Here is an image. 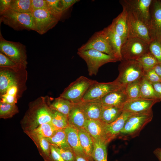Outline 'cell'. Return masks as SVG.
Returning <instances> with one entry per match:
<instances>
[{
    "instance_id": "obj_1",
    "label": "cell",
    "mask_w": 161,
    "mask_h": 161,
    "mask_svg": "<svg viewBox=\"0 0 161 161\" xmlns=\"http://www.w3.org/2000/svg\"><path fill=\"white\" fill-rule=\"evenodd\" d=\"M47 96H41L31 102L28 108L21 120L20 124L24 132L32 131L43 124L51 123L52 110Z\"/></svg>"
},
{
    "instance_id": "obj_2",
    "label": "cell",
    "mask_w": 161,
    "mask_h": 161,
    "mask_svg": "<svg viewBox=\"0 0 161 161\" xmlns=\"http://www.w3.org/2000/svg\"><path fill=\"white\" fill-rule=\"evenodd\" d=\"M26 69L22 65L14 68L0 67V96L13 86H18L23 92L26 90L27 78Z\"/></svg>"
},
{
    "instance_id": "obj_3",
    "label": "cell",
    "mask_w": 161,
    "mask_h": 161,
    "mask_svg": "<svg viewBox=\"0 0 161 161\" xmlns=\"http://www.w3.org/2000/svg\"><path fill=\"white\" fill-rule=\"evenodd\" d=\"M152 110L131 115L126 120L124 127L117 137L128 140L138 136L145 126L152 120Z\"/></svg>"
},
{
    "instance_id": "obj_4",
    "label": "cell",
    "mask_w": 161,
    "mask_h": 161,
    "mask_svg": "<svg viewBox=\"0 0 161 161\" xmlns=\"http://www.w3.org/2000/svg\"><path fill=\"white\" fill-rule=\"evenodd\" d=\"M119 74L115 80L121 86H126L143 78L145 71L136 60H123L119 65Z\"/></svg>"
},
{
    "instance_id": "obj_5",
    "label": "cell",
    "mask_w": 161,
    "mask_h": 161,
    "mask_svg": "<svg viewBox=\"0 0 161 161\" xmlns=\"http://www.w3.org/2000/svg\"><path fill=\"white\" fill-rule=\"evenodd\" d=\"M77 54L86 62L89 76L96 75L100 67L110 62L118 61L114 56L94 49L78 51Z\"/></svg>"
},
{
    "instance_id": "obj_6",
    "label": "cell",
    "mask_w": 161,
    "mask_h": 161,
    "mask_svg": "<svg viewBox=\"0 0 161 161\" xmlns=\"http://www.w3.org/2000/svg\"><path fill=\"white\" fill-rule=\"evenodd\" d=\"M0 22H3L15 30H32V13H22L8 9L0 14Z\"/></svg>"
},
{
    "instance_id": "obj_7",
    "label": "cell",
    "mask_w": 161,
    "mask_h": 161,
    "mask_svg": "<svg viewBox=\"0 0 161 161\" xmlns=\"http://www.w3.org/2000/svg\"><path fill=\"white\" fill-rule=\"evenodd\" d=\"M95 81L85 76H80L70 83L59 96L74 104L77 103L81 101L88 89Z\"/></svg>"
},
{
    "instance_id": "obj_8",
    "label": "cell",
    "mask_w": 161,
    "mask_h": 161,
    "mask_svg": "<svg viewBox=\"0 0 161 161\" xmlns=\"http://www.w3.org/2000/svg\"><path fill=\"white\" fill-rule=\"evenodd\" d=\"M149 44L137 38H128L122 45V60H136L149 51Z\"/></svg>"
},
{
    "instance_id": "obj_9",
    "label": "cell",
    "mask_w": 161,
    "mask_h": 161,
    "mask_svg": "<svg viewBox=\"0 0 161 161\" xmlns=\"http://www.w3.org/2000/svg\"><path fill=\"white\" fill-rule=\"evenodd\" d=\"M0 52L26 68L28 63L25 46L19 42L5 39L0 32Z\"/></svg>"
},
{
    "instance_id": "obj_10",
    "label": "cell",
    "mask_w": 161,
    "mask_h": 161,
    "mask_svg": "<svg viewBox=\"0 0 161 161\" xmlns=\"http://www.w3.org/2000/svg\"><path fill=\"white\" fill-rule=\"evenodd\" d=\"M33 29L40 35H43L54 27L60 19L49 9L44 8L33 11Z\"/></svg>"
},
{
    "instance_id": "obj_11",
    "label": "cell",
    "mask_w": 161,
    "mask_h": 161,
    "mask_svg": "<svg viewBox=\"0 0 161 161\" xmlns=\"http://www.w3.org/2000/svg\"><path fill=\"white\" fill-rule=\"evenodd\" d=\"M153 0H123V8L130 11L148 28L151 18L150 8Z\"/></svg>"
},
{
    "instance_id": "obj_12",
    "label": "cell",
    "mask_w": 161,
    "mask_h": 161,
    "mask_svg": "<svg viewBox=\"0 0 161 161\" xmlns=\"http://www.w3.org/2000/svg\"><path fill=\"white\" fill-rule=\"evenodd\" d=\"M90 49H95L115 57L108 36L104 29L95 33L78 50V51H83Z\"/></svg>"
},
{
    "instance_id": "obj_13",
    "label": "cell",
    "mask_w": 161,
    "mask_h": 161,
    "mask_svg": "<svg viewBox=\"0 0 161 161\" xmlns=\"http://www.w3.org/2000/svg\"><path fill=\"white\" fill-rule=\"evenodd\" d=\"M121 86L115 80L112 82L107 83L99 82L95 80L88 89L81 101L99 100L107 94Z\"/></svg>"
},
{
    "instance_id": "obj_14",
    "label": "cell",
    "mask_w": 161,
    "mask_h": 161,
    "mask_svg": "<svg viewBox=\"0 0 161 161\" xmlns=\"http://www.w3.org/2000/svg\"><path fill=\"white\" fill-rule=\"evenodd\" d=\"M127 10L129 31L128 38H137L150 43L152 41L148 26L132 13Z\"/></svg>"
},
{
    "instance_id": "obj_15",
    "label": "cell",
    "mask_w": 161,
    "mask_h": 161,
    "mask_svg": "<svg viewBox=\"0 0 161 161\" xmlns=\"http://www.w3.org/2000/svg\"><path fill=\"white\" fill-rule=\"evenodd\" d=\"M148 26L151 41H161V0H153Z\"/></svg>"
},
{
    "instance_id": "obj_16",
    "label": "cell",
    "mask_w": 161,
    "mask_h": 161,
    "mask_svg": "<svg viewBox=\"0 0 161 161\" xmlns=\"http://www.w3.org/2000/svg\"><path fill=\"white\" fill-rule=\"evenodd\" d=\"M107 124L100 119L86 120L84 128L94 139L109 143L107 135Z\"/></svg>"
},
{
    "instance_id": "obj_17",
    "label": "cell",
    "mask_w": 161,
    "mask_h": 161,
    "mask_svg": "<svg viewBox=\"0 0 161 161\" xmlns=\"http://www.w3.org/2000/svg\"><path fill=\"white\" fill-rule=\"evenodd\" d=\"M160 101L157 100L143 98L130 100L123 106V110L133 114L146 112L152 110L153 106Z\"/></svg>"
},
{
    "instance_id": "obj_18",
    "label": "cell",
    "mask_w": 161,
    "mask_h": 161,
    "mask_svg": "<svg viewBox=\"0 0 161 161\" xmlns=\"http://www.w3.org/2000/svg\"><path fill=\"white\" fill-rule=\"evenodd\" d=\"M129 100L126 86H123L110 92L99 100L103 106L122 107Z\"/></svg>"
},
{
    "instance_id": "obj_19",
    "label": "cell",
    "mask_w": 161,
    "mask_h": 161,
    "mask_svg": "<svg viewBox=\"0 0 161 161\" xmlns=\"http://www.w3.org/2000/svg\"><path fill=\"white\" fill-rule=\"evenodd\" d=\"M128 12L123 8L122 12L114 18L111 24L116 33L120 37L122 44L128 38Z\"/></svg>"
},
{
    "instance_id": "obj_20",
    "label": "cell",
    "mask_w": 161,
    "mask_h": 161,
    "mask_svg": "<svg viewBox=\"0 0 161 161\" xmlns=\"http://www.w3.org/2000/svg\"><path fill=\"white\" fill-rule=\"evenodd\" d=\"M78 103L82 110L86 120L100 119L103 106L99 100L81 101Z\"/></svg>"
},
{
    "instance_id": "obj_21",
    "label": "cell",
    "mask_w": 161,
    "mask_h": 161,
    "mask_svg": "<svg viewBox=\"0 0 161 161\" xmlns=\"http://www.w3.org/2000/svg\"><path fill=\"white\" fill-rule=\"evenodd\" d=\"M133 114L123 111L121 115L113 122L107 124V133L109 143L117 137L123 129L128 118Z\"/></svg>"
},
{
    "instance_id": "obj_22",
    "label": "cell",
    "mask_w": 161,
    "mask_h": 161,
    "mask_svg": "<svg viewBox=\"0 0 161 161\" xmlns=\"http://www.w3.org/2000/svg\"><path fill=\"white\" fill-rule=\"evenodd\" d=\"M58 130L51 123H48L41 125L35 129L25 134L35 143L41 139L52 137Z\"/></svg>"
},
{
    "instance_id": "obj_23",
    "label": "cell",
    "mask_w": 161,
    "mask_h": 161,
    "mask_svg": "<svg viewBox=\"0 0 161 161\" xmlns=\"http://www.w3.org/2000/svg\"><path fill=\"white\" fill-rule=\"evenodd\" d=\"M64 130L68 142L75 155L87 156L81 146L78 129L69 126Z\"/></svg>"
},
{
    "instance_id": "obj_24",
    "label": "cell",
    "mask_w": 161,
    "mask_h": 161,
    "mask_svg": "<svg viewBox=\"0 0 161 161\" xmlns=\"http://www.w3.org/2000/svg\"><path fill=\"white\" fill-rule=\"evenodd\" d=\"M68 119L69 126L78 129L84 127L86 119L78 103L74 104Z\"/></svg>"
},
{
    "instance_id": "obj_25",
    "label": "cell",
    "mask_w": 161,
    "mask_h": 161,
    "mask_svg": "<svg viewBox=\"0 0 161 161\" xmlns=\"http://www.w3.org/2000/svg\"><path fill=\"white\" fill-rule=\"evenodd\" d=\"M103 29L108 36L115 57L118 61H121V49L122 42L120 37L116 33L111 24Z\"/></svg>"
},
{
    "instance_id": "obj_26",
    "label": "cell",
    "mask_w": 161,
    "mask_h": 161,
    "mask_svg": "<svg viewBox=\"0 0 161 161\" xmlns=\"http://www.w3.org/2000/svg\"><path fill=\"white\" fill-rule=\"evenodd\" d=\"M79 139L81 146L85 154L92 161L91 156L94 147V140L83 128L78 129Z\"/></svg>"
},
{
    "instance_id": "obj_27",
    "label": "cell",
    "mask_w": 161,
    "mask_h": 161,
    "mask_svg": "<svg viewBox=\"0 0 161 161\" xmlns=\"http://www.w3.org/2000/svg\"><path fill=\"white\" fill-rule=\"evenodd\" d=\"M123 112L122 107L103 106L100 119L106 124H109L117 119Z\"/></svg>"
},
{
    "instance_id": "obj_28",
    "label": "cell",
    "mask_w": 161,
    "mask_h": 161,
    "mask_svg": "<svg viewBox=\"0 0 161 161\" xmlns=\"http://www.w3.org/2000/svg\"><path fill=\"white\" fill-rule=\"evenodd\" d=\"M74 103L69 100L60 96L55 98L49 105L52 110L58 111L66 116L67 117Z\"/></svg>"
},
{
    "instance_id": "obj_29",
    "label": "cell",
    "mask_w": 161,
    "mask_h": 161,
    "mask_svg": "<svg viewBox=\"0 0 161 161\" xmlns=\"http://www.w3.org/2000/svg\"><path fill=\"white\" fill-rule=\"evenodd\" d=\"M46 138L54 147L62 149H72L68 142L64 129H58L52 137Z\"/></svg>"
},
{
    "instance_id": "obj_30",
    "label": "cell",
    "mask_w": 161,
    "mask_h": 161,
    "mask_svg": "<svg viewBox=\"0 0 161 161\" xmlns=\"http://www.w3.org/2000/svg\"><path fill=\"white\" fill-rule=\"evenodd\" d=\"M93 140L94 147L91 156L92 161H107L108 144L100 140Z\"/></svg>"
},
{
    "instance_id": "obj_31",
    "label": "cell",
    "mask_w": 161,
    "mask_h": 161,
    "mask_svg": "<svg viewBox=\"0 0 161 161\" xmlns=\"http://www.w3.org/2000/svg\"><path fill=\"white\" fill-rule=\"evenodd\" d=\"M140 95V98L156 99L161 101V99L155 92L152 84L144 77L141 83Z\"/></svg>"
},
{
    "instance_id": "obj_32",
    "label": "cell",
    "mask_w": 161,
    "mask_h": 161,
    "mask_svg": "<svg viewBox=\"0 0 161 161\" xmlns=\"http://www.w3.org/2000/svg\"><path fill=\"white\" fill-rule=\"evenodd\" d=\"M9 9L15 11L26 13H32L31 0H12Z\"/></svg>"
},
{
    "instance_id": "obj_33",
    "label": "cell",
    "mask_w": 161,
    "mask_h": 161,
    "mask_svg": "<svg viewBox=\"0 0 161 161\" xmlns=\"http://www.w3.org/2000/svg\"><path fill=\"white\" fill-rule=\"evenodd\" d=\"M140 64L145 72L153 69L160 63L149 51L136 60Z\"/></svg>"
},
{
    "instance_id": "obj_34",
    "label": "cell",
    "mask_w": 161,
    "mask_h": 161,
    "mask_svg": "<svg viewBox=\"0 0 161 161\" xmlns=\"http://www.w3.org/2000/svg\"><path fill=\"white\" fill-rule=\"evenodd\" d=\"M19 112L16 104H10L0 102V118L6 119L12 118Z\"/></svg>"
},
{
    "instance_id": "obj_35",
    "label": "cell",
    "mask_w": 161,
    "mask_h": 161,
    "mask_svg": "<svg viewBox=\"0 0 161 161\" xmlns=\"http://www.w3.org/2000/svg\"><path fill=\"white\" fill-rule=\"evenodd\" d=\"M51 123L58 129H64L69 126L68 117L63 114L52 110Z\"/></svg>"
},
{
    "instance_id": "obj_36",
    "label": "cell",
    "mask_w": 161,
    "mask_h": 161,
    "mask_svg": "<svg viewBox=\"0 0 161 161\" xmlns=\"http://www.w3.org/2000/svg\"><path fill=\"white\" fill-rule=\"evenodd\" d=\"M44 161H47L51 153V144L46 138L38 140L35 143Z\"/></svg>"
},
{
    "instance_id": "obj_37",
    "label": "cell",
    "mask_w": 161,
    "mask_h": 161,
    "mask_svg": "<svg viewBox=\"0 0 161 161\" xmlns=\"http://www.w3.org/2000/svg\"><path fill=\"white\" fill-rule=\"evenodd\" d=\"M143 78L126 86V92L129 100L140 98V85Z\"/></svg>"
},
{
    "instance_id": "obj_38",
    "label": "cell",
    "mask_w": 161,
    "mask_h": 161,
    "mask_svg": "<svg viewBox=\"0 0 161 161\" xmlns=\"http://www.w3.org/2000/svg\"><path fill=\"white\" fill-rule=\"evenodd\" d=\"M150 52L161 64V41H152L149 44Z\"/></svg>"
},
{
    "instance_id": "obj_39",
    "label": "cell",
    "mask_w": 161,
    "mask_h": 161,
    "mask_svg": "<svg viewBox=\"0 0 161 161\" xmlns=\"http://www.w3.org/2000/svg\"><path fill=\"white\" fill-rule=\"evenodd\" d=\"M48 8L60 19L64 12L60 5V0H46Z\"/></svg>"
},
{
    "instance_id": "obj_40",
    "label": "cell",
    "mask_w": 161,
    "mask_h": 161,
    "mask_svg": "<svg viewBox=\"0 0 161 161\" xmlns=\"http://www.w3.org/2000/svg\"><path fill=\"white\" fill-rule=\"evenodd\" d=\"M54 148L60 156L65 161H75L76 156L72 149H62L58 148Z\"/></svg>"
},
{
    "instance_id": "obj_41",
    "label": "cell",
    "mask_w": 161,
    "mask_h": 161,
    "mask_svg": "<svg viewBox=\"0 0 161 161\" xmlns=\"http://www.w3.org/2000/svg\"><path fill=\"white\" fill-rule=\"evenodd\" d=\"M21 65L13 61L0 52V67L14 68Z\"/></svg>"
},
{
    "instance_id": "obj_42",
    "label": "cell",
    "mask_w": 161,
    "mask_h": 161,
    "mask_svg": "<svg viewBox=\"0 0 161 161\" xmlns=\"http://www.w3.org/2000/svg\"><path fill=\"white\" fill-rule=\"evenodd\" d=\"M143 77L151 84L161 82V78L154 68L145 72Z\"/></svg>"
},
{
    "instance_id": "obj_43",
    "label": "cell",
    "mask_w": 161,
    "mask_h": 161,
    "mask_svg": "<svg viewBox=\"0 0 161 161\" xmlns=\"http://www.w3.org/2000/svg\"><path fill=\"white\" fill-rule=\"evenodd\" d=\"M31 7L32 12L37 10L48 8L46 0H31Z\"/></svg>"
},
{
    "instance_id": "obj_44",
    "label": "cell",
    "mask_w": 161,
    "mask_h": 161,
    "mask_svg": "<svg viewBox=\"0 0 161 161\" xmlns=\"http://www.w3.org/2000/svg\"><path fill=\"white\" fill-rule=\"evenodd\" d=\"M0 96V102L10 104H16L18 99L16 97L7 95L3 94Z\"/></svg>"
},
{
    "instance_id": "obj_45",
    "label": "cell",
    "mask_w": 161,
    "mask_h": 161,
    "mask_svg": "<svg viewBox=\"0 0 161 161\" xmlns=\"http://www.w3.org/2000/svg\"><path fill=\"white\" fill-rule=\"evenodd\" d=\"M80 0H60V5L62 10L64 12L72 5Z\"/></svg>"
},
{
    "instance_id": "obj_46",
    "label": "cell",
    "mask_w": 161,
    "mask_h": 161,
    "mask_svg": "<svg viewBox=\"0 0 161 161\" xmlns=\"http://www.w3.org/2000/svg\"><path fill=\"white\" fill-rule=\"evenodd\" d=\"M47 161H65L55 150L54 147L51 145V153Z\"/></svg>"
},
{
    "instance_id": "obj_47",
    "label": "cell",
    "mask_w": 161,
    "mask_h": 161,
    "mask_svg": "<svg viewBox=\"0 0 161 161\" xmlns=\"http://www.w3.org/2000/svg\"><path fill=\"white\" fill-rule=\"evenodd\" d=\"M12 0H0V14L9 9Z\"/></svg>"
},
{
    "instance_id": "obj_48",
    "label": "cell",
    "mask_w": 161,
    "mask_h": 161,
    "mask_svg": "<svg viewBox=\"0 0 161 161\" xmlns=\"http://www.w3.org/2000/svg\"><path fill=\"white\" fill-rule=\"evenodd\" d=\"M152 84L155 92L161 99V82L154 83Z\"/></svg>"
},
{
    "instance_id": "obj_49",
    "label": "cell",
    "mask_w": 161,
    "mask_h": 161,
    "mask_svg": "<svg viewBox=\"0 0 161 161\" xmlns=\"http://www.w3.org/2000/svg\"><path fill=\"white\" fill-rule=\"evenodd\" d=\"M75 161H92L87 156L80 155H75Z\"/></svg>"
},
{
    "instance_id": "obj_50",
    "label": "cell",
    "mask_w": 161,
    "mask_h": 161,
    "mask_svg": "<svg viewBox=\"0 0 161 161\" xmlns=\"http://www.w3.org/2000/svg\"><path fill=\"white\" fill-rule=\"evenodd\" d=\"M153 153L159 161H161V148H157L154 151Z\"/></svg>"
},
{
    "instance_id": "obj_51",
    "label": "cell",
    "mask_w": 161,
    "mask_h": 161,
    "mask_svg": "<svg viewBox=\"0 0 161 161\" xmlns=\"http://www.w3.org/2000/svg\"><path fill=\"white\" fill-rule=\"evenodd\" d=\"M154 69L158 75L161 78V64L159 63L157 64Z\"/></svg>"
},
{
    "instance_id": "obj_52",
    "label": "cell",
    "mask_w": 161,
    "mask_h": 161,
    "mask_svg": "<svg viewBox=\"0 0 161 161\" xmlns=\"http://www.w3.org/2000/svg\"><path fill=\"white\" fill-rule=\"evenodd\" d=\"M115 161H117V160H116Z\"/></svg>"
}]
</instances>
